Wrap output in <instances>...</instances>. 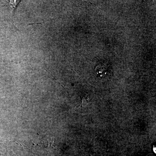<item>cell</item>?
<instances>
[{"instance_id": "obj_1", "label": "cell", "mask_w": 156, "mask_h": 156, "mask_svg": "<svg viewBox=\"0 0 156 156\" xmlns=\"http://www.w3.org/2000/svg\"><path fill=\"white\" fill-rule=\"evenodd\" d=\"M47 141H48V144L47 147H53V146L54 145V142H55L54 138H50V139L47 140Z\"/></svg>"}]
</instances>
